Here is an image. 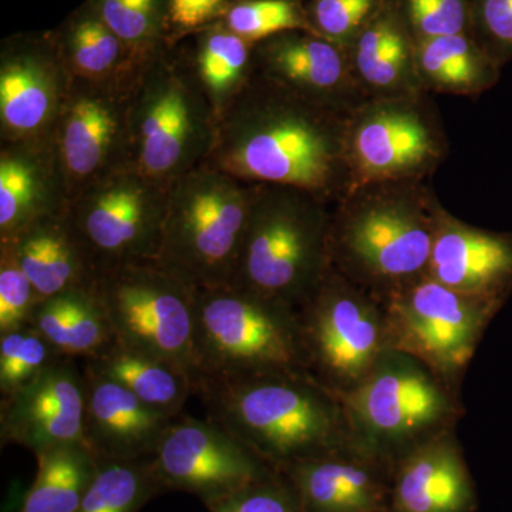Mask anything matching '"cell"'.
<instances>
[{"instance_id":"cell-1","label":"cell","mask_w":512,"mask_h":512,"mask_svg":"<svg viewBox=\"0 0 512 512\" xmlns=\"http://www.w3.org/2000/svg\"><path fill=\"white\" fill-rule=\"evenodd\" d=\"M350 113L302 99L254 72L215 119L204 164L245 183L298 188L338 204L350 190Z\"/></svg>"},{"instance_id":"cell-2","label":"cell","mask_w":512,"mask_h":512,"mask_svg":"<svg viewBox=\"0 0 512 512\" xmlns=\"http://www.w3.org/2000/svg\"><path fill=\"white\" fill-rule=\"evenodd\" d=\"M194 394L208 419L278 471L349 448L342 399L308 373L200 376Z\"/></svg>"},{"instance_id":"cell-3","label":"cell","mask_w":512,"mask_h":512,"mask_svg":"<svg viewBox=\"0 0 512 512\" xmlns=\"http://www.w3.org/2000/svg\"><path fill=\"white\" fill-rule=\"evenodd\" d=\"M440 207L421 181L349 191L332 211L333 268L384 305L429 275Z\"/></svg>"},{"instance_id":"cell-4","label":"cell","mask_w":512,"mask_h":512,"mask_svg":"<svg viewBox=\"0 0 512 512\" xmlns=\"http://www.w3.org/2000/svg\"><path fill=\"white\" fill-rule=\"evenodd\" d=\"M329 205L308 191L259 184L229 285L298 311L332 268Z\"/></svg>"},{"instance_id":"cell-5","label":"cell","mask_w":512,"mask_h":512,"mask_svg":"<svg viewBox=\"0 0 512 512\" xmlns=\"http://www.w3.org/2000/svg\"><path fill=\"white\" fill-rule=\"evenodd\" d=\"M175 47L138 63L128 96V165L167 185L205 163L215 130L210 101Z\"/></svg>"},{"instance_id":"cell-6","label":"cell","mask_w":512,"mask_h":512,"mask_svg":"<svg viewBox=\"0 0 512 512\" xmlns=\"http://www.w3.org/2000/svg\"><path fill=\"white\" fill-rule=\"evenodd\" d=\"M342 402L350 450L390 468L420 444L456 429L464 416L461 392L397 349L386 350Z\"/></svg>"},{"instance_id":"cell-7","label":"cell","mask_w":512,"mask_h":512,"mask_svg":"<svg viewBox=\"0 0 512 512\" xmlns=\"http://www.w3.org/2000/svg\"><path fill=\"white\" fill-rule=\"evenodd\" d=\"M258 185L205 164L173 181L157 264L195 289L231 284Z\"/></svg>"},{"instance_id":"cell-8","label":"cell","mask_w":512,"mask_h":512,"mask_svg":"<svg viewBox=\"0 0 512 512\" xmlns=\"http://www.w3.org/2000/svg\"><path fill=\"white\" fill-rule=\"evenodd\" d=\"M194 309L197 379L275 372L311 375L298 311L291 306L227 285L195 289Z\"/></svg>"},{"instance_id":"cell-9","label":"cell","mask_w":512,"mask_h":512,"mask_svg":"<svg viewBox=\"0 0 512 512\" xmlns=\"http://www.w3.org/2000/svg\"><path fill=\"white\" fill-rule=\"evenodd\" d=\"M92 291L116 343L183 367L195 384V288L156 261H140L101 269Z\"/></svg>"},{"instance_id":"cell-10","label":"cell","mask_w":512,"mask_h":512,"mask_svg":"<svg viewBox=\"0 0 512 512\" xmlns=\"http://www.w3.org/2000/svg\"><path fill=\"white\" fill-rule=\"evenodd\" d=\"M298 316L311 375L340 399L392 349L383 303L333 266Z\"/></svg>"},{"instance_id":"cell-11","label":"cell","mask_w":512,"mask_h":512,"mask_svg":"<svg viewBox=\"0 0 512 512\" xmlns=\"http://www.w3.org/2000/svg\"><path fill=\"white\" fill-rule=\"evenodd\" d=\"M501 308L427 275L384 303L390 346L416 357L461 392L467 367Z\"/></svg>"},{"instance_id":"cell-12","label":"cell","mask_w":512,"mask_h":512,"mask_svg":"<svg viewBox=\"0 0 512 512\" xmlns=\"http://www.w3.org/2000/svg\"><path fill=\"white\" fill-rule=\"evenodd\" d=\"M413 96L372 97L350 113L346 154L350 190L366 185L421 181L446 157L439 121Z\"/></svg>"},{"instance_id":"cell-13","label":"cell","mask_w":512,"mask_h":512,"mask_svg":"<svg viewBox=\"0 0 512 512\" xmlns=\"http://www.w3.org/2000/svg\"><path fill=\"white\" fill-rule=\"evenodd\" d=\"M167 197V184L121 167L74 195L67 202L66 214L101 271L130 262L156 261Z\"/></svg>"},{"instance_id":"cell-14","label":"cell","mask_w":512,"mask_h":512,"mask_svg":"<svg viewBox=\"0 0 512 512\" xmlns=\"http://www.w3.org/2000/svg\"><path fill=\"white\" fill-rule=\"evenodd\" d=\"M151 460L161 487L198 495L208 507L279 473L217 421L181 414Z\"/></svg>"},{"instance_id":"cell-15","label":"cell","mask_w":512,"mask_h":512,"mask_svg":"<svg viewBox=\"0 0 512 512\" xmlns=\"http://www.w3.org/2000/svg\"><path fill=\"white\" fill-rule=\"evenodd\" d=\"M134 72L116 82L72 79L53 137L67 202L104 175L130 167L128 96Z\"/></svg>"},{"instance_id":"cell-16","label":"cell","mask_w":512,"mask_h":512,"mask_svg":"<svg viewBox=\"0 0 512 512\" xmlns=\"http://www.w3.org/2000/svg\"><path fill=\"white\" fill-rule=\"evenodd\" d=\"M72 77L52 32L5 40L0 57V123L8 144L52 141Z\"/></svg>"},{"instance_id":"cell-17","label":"cell","mask_w":512,"mask_h":512,"mask_svg":"<svg viewBox=\"0 0 512 512\" xmlns=\"http://www.w3.org/2000/svg\"><path fill=\"white\" fill-rule=\"evenodd\" d=\"M86 380L76 359L60 360L16 392L2 396L0 439L35 456L84 443Z\"/></svg>"},{"instance_id":"cell-18","label":"cell","mask_w":512,"mask_h":512,"mask_svg":"<svg viewBox=\"0 0 512 512\" xmlns=\"http://www.w3.org/2000/svg\"><path fill=\"white\" fill-rule=\"evenodd\" d=\"M254 72L319 106L350 113L369 99L357 82L349 50L306 30L256 43Z\"/></svg>"},{"instance_id":"cell-19","label":"cell","mask_w":512,"mask_h":512,"mask_svg":"<svg viewBox=\"0 0 512 512\" xmlns=\"http://www.w3.org/2000/svg\"><path fill=\"white\" fill-rule=\"evenodd\" d=\"M429 276L504 306L512 295V234L474 227L440 207Z\"/></svg>"},{"instance_id":"cell-20","label":"cell","mask_w":512,"mask_h":512,"mask_svg":"<svg viewBox=\"0 0 512 512\" xmlns=\"http://www.w3.org/2000/svg\"><path fill=\"white\" fill-rule=\"evenodd\" d=\"M303 512H390L393 468L346 448L279 470Z\"/></svg>"},{"instance_id":"cell-21","label":"cell","mask_w":512,"mask_h":512,"mask_svg":"<svg viewBox=\"0 0 512 512\" xmlns=\"http://www.w3.org/2000/svg\"><path fill=\"white\" fill-rule=\"evenodd\" d=\"M86 380L84 443L97 460L151 457L171 417L141 402L126 387L83 363Z\"/></svg>"},{"instance_id":"cell-22","label":"cell","mask_w":512,"mask_h":512,"mask_svg":"<svg viewBox=\"0 0 512 512\" xmlns=\"http://www.w3.org/2000/svg\"><path fill=\"white\" fill-rule=\"evenodd\" d=\"M476 485L457 440L447 430L393 467L390 512H474Z\"/></svg>"},{"instance_id":"cell-23","label":"cell","mask_w":512,"mask_h":512,"mask_svg":"<svg viewBox=\"0 0 512 512\" xmlns=\"http://www.w3.org/2000/svg\"><path fill=\"white\" fill-rule=\"evenodd\" d=\"M67 207L55 140L9 144L0 156V242Z\"/></svg>"},{"instance_id":"cell-24","label":"cell","mask_w":512,"mask_h":512,"mask_svg":"<svg viewBox=\"0 0 512 512\" xmlns=\"http://www.w3.org/2000/svg\"><path fill=\"white\" fill-rule=\"evenodd\" d=\"M9 249L40 298L73 289H92L97 266L77 235L66 210L30 224L9 241Z\"/></svg>"},{"instance_id":"cell-25","label":"cell","mask_w":512,"mask_h":512,"mask_svg":"<svg viewBox=\"0 0 512 512\" xmlns=\"http://www.w3.org/2000/svg\"><path fill=\"white\" fill-rule=\"evenodd\" d=\"M349 56L357 82L369 99L424 93L417 74L413 37L392 0H386L357 35L349 47Z\"/></svg>"},{"instance_id":"cell-26","label":"cell","mask_w":512,"mask_h":512,"mask_svg":"<svg viewBox=\"0 0 512 512\" xmlns=\"http://www.w3.org/2000/svg\"><path fill=\"white\" fill-rule=\"evenodd\" d=\"M52 35L73 80L116 82L130 76L141 62L89 2L74 10Z\"/></svg>"},{"instance_id":"cell-27","label":"cell","mask_w":512,"mask_h":512,"mask_svg":"<svg viewBox=\"0 0 512 512\" xmlns=\"http://www.w3.org/2000/svg\"><path fill=\"white\" fill-rule=\"evenodd\" d=\"M424 92L477 97L500 80L501 66L468 33L414 42Z\"/></svg>"},{"instance_id":"cell-28","label":"cell","mask_w":512,"mask_h":512,"mask_svg":"<svg viewBox=\"0 0 512 512\" xmlns=\"http://www.w3.org/2000/svg\"><path fill=\"white\" fill-rule=\"evenodd\" d=\"M29 325L70 359H92L116 342L92 289H73L40 299Z\"/></svg>"},{"instance_id":"cell-29","label":"cell","mask_w":512,"mask_h":512,"mask_svg":"<svg viewBox=\"0 0 512 512\" xmlns=\"http://www.w3.org/2000/svg\"><path fill=\"white\" fill-rule=\"evenodd\" d=\"M100 375L126 387L157 412L175 419L194 394V379L183 367L114 342L99 356L83 360Z\"/></svg>"},{"instance_id":"cell-30","label":"cell","mask_w":512,"mask_h":512,"mask_svg":"<svg viewBox=\"0 0 512 512\" xmlns=\"http://www.w3.org/2000/svg\"><path fill=\"white\" fill-rule=\"evenodd\" d=\"M192 35L191 55H185L217 119L254 74L255 45L235 35L221 20Z\"/></svg>"},{"instance_id":"cell-31","label":"cell","mask_w":512,"mask_h":512,"mask_svg":"<svg viewBox=\"0 0 512 512\" xmlns=\"http://www.w3.org/2000/svg\"><path fill=\"white\" fill-rule=\"evenodd\" d=\"M35 483L20 512H76L99 473L86 444H70L37 456Z\"/></svg>"},{"instance_id":"cell-32","label":"cell","mask_w":512,"mask_h":512,"mask_svg":"<svg viewBox=\"0 0 512 512\" xmlns=\"http://www.w3.org/2000/svg\"><path fill=\"white\" fill-rule=\"evenodd\" d=\"M160 488L151 457L99 460V473L76 512H137Z\"/></svg>"},{"instance_id":"cell-33","label":"cell","mask_w":512,"mask_h":512,"mask_svg":"<svg viewBox=\"0 0 512 512\" xmlns=\"http://www.w3.org/2000/svg\"><path fill=\"white\" fill-rule=\"evenodd\" d=\"M137 60L170 42L168 0H87Z\"/></svg>"},{"instance_id":"cell-34","label":"cell","mask_w":512,"mask_h":512,"mask_svg":"<svg viewBox=\"0 0 512 512\" xmlns=\"http://www.w3.org/2000/svg\"><path fill=\"white\" fill-rule=\"evenodd\" d=\"M63 359L66 356L32 325L0 333V393L16 392Z\"/></svg>"},{"instance_id":"cell-35","label":"cell","mask_w":512,"mask_h":512,"mask_svg":"<svg viewBox=\"0 0 512 512\" xmlns=\"http://www.w3.org/2000/svg\"><path fill=\"white\" fill-rule=\"evenodd\" d=\"M221 22L254 45L292 30L313 33L302 0H237L229 3Z\"/></svg>"},{"instance_id":"cell-36","label":"cell","mask_w":512,"mask_h":512,"mask_svg":"<svg viewBox=\"0 0 512 512\" xmlns=\"http://www.w3.org/2000/svg\"><path fill=\"white\" fill-rule=\"evenodd\" d=\"M302 3L313 33L349 50L386 0H302Z\"/></svg>"},{"instance_id":"cell-37","label":"cell","mask_w":512,"mask_h":512,"mask_svg":"<svg viewBox=\"0 0 512 512\" xmlns=\"http://www.w3.org/2000/svg\"><path fill=\"white\" fill-rule=\"evenodd\" d=\"M414 42L470 32V0H392Z\"/></svg>"},{"instance_id":"cell-38","label":"cell","mask_w":512,"mask_h":512,"mask_svg":"<svg viewBox=\"0 0 512 512\" xmlns=\"http://www.w3.org/2000/svg\"><path fill=\"white\" fill-rule=\"evenodd\" d=\"M470 33L501 67L512 59V0H470Z\"/></svg>"},{"instance_id":"cell-39","label":"cell","mask_w":512,"mask_h":512,"mask_svg":"<svg viewBox=\"0 0 512 512\" xmlns=\"http://www.w3.org/2000/svg\"><path fill=\"white\" fill-rule=\"evenodd\" d=\"M40 299L9 249L0 247V333L29 325Z\"/></svg>"},{"instance_id":"cell-40","label":"cell","mask_w":512,"mask_h":512,"mask_svg":"<svg viewBox=\"0 0 512 512\" xmlns=\"http://www.w3.org/2000/svg\"><path fill=\"white\" fill-rule=\"evenodd\" d=\"M211 512H303L298 495L281 473L212 504Z\"/></svg>"},{"instance_id":"cell-41","label":"cell","mask_w":512,"mask_h":512,"mask_svg":"<svg viewBox=\"0 0 512 512\" xmlns=\"http://www.w3.org/2000/svg\"><path fill=\"white\" fill-rule=\"evenodd\" d=\"M231 0H168L170 42L221 20Z\"/></svg>"},{"instance_id":"cell-42","label":"cell","mask_w":512,"mask_h":512,"mask_svg":"<svg viewBox=\"0 0 512 512\" xmlns=\"http://www.w3.org/2000/svg\"><path fill=\"white\" fill-rule=\"evenodd\" d=\"M232 2H237V0H231V3H232Z\"/></svg>"}]
</instances>
